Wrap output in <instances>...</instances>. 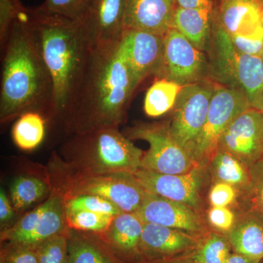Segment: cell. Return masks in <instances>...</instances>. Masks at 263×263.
<instances>
[{
    "mask_svg": "<svg viewBox=\"0 0 263 263\" xmlns=\"http://www.w3.org/2000/svg\"><path fill=\"white\" fill-rule=\"evenodd\" d=\"M138 86L119 41L93 46L62 121L66 133L119 127L125 122L128 104Z\"/></svg>",
    "mask_w": 263,
    "mask_h": 263,
    "instance_id": "6da1fadb",
    "label": "cell"
},
{
    "mask_svg": "<svg viewBox=\"0 0 263 263\" xmlns=\"http://www.w3.org/2000/svg\"><path fill=\"white\" fill-rule=\"evenodd\" d=\"M10 27L3 46L0 88V122L15 121L31 110L46 112L53 121V82L35 43L24 12Z\"/></svg>",
    "mask_w": 263,
    "mask_h": 263,
    "instance_id": "7a4b0ae2",
    "label": "cell"
},
{
    "mask_svg": "<svg viewBox=\"0 0 263 263\" xmlns=\"http://www.w3.org/2000/svg\"><path fill=\"white\" fill-rule=\"evenodd\" d=\"M24 16L53 82V121L62 122L91 46L79 21L45 13L37 8L25 9Z\"/></svg>",
    "mask_w": 263,
    "mask_h": 263,
    "instance_id": "3957f363",
    "label": "cell"
},
{
    "mask_svg": "<svg viewBox=\"0 0 263 263\" xmlns=\"http://www.w3.org/2000/svg\"><path fill=\"white\" fill-rule=\"evenodd\" d=\"M119 128L70 135L57 153L66 166L81 174H133L141 167L144 152Z\"/></svg>",
    "mask_w": 263,
    "mask_h": 263,
    "instance_id": "277c9868",
    "label": "cell"
},
{
    "mask_svg": "<svg viewBox=\"0 0 263 263\" xmlns=\"http://www.w3.org/2000/svg\"><path fill=\"white\" fill-rule=\"evenodd\" d=\"M51 192L64 200L81 195H97L113 202L122 212H138L148 193L132 173L84 174L70 169L56 152H52L46 170Z\"/></svg>",
    "mask_w": 263,
    "mask_h": 263,
    "instance_id": "5b68a950",
    "label": "cell"
},
{
    "mask_svg": "<svg viewBox=\"0 0 263 263\" xmlns=\"http://www.w3.org/2000/svg\"><path fill=\"white\" fill-rule=\"evenodd\" d=\"M214 26L209 62V79L216 84L241 91L252 108L263 105V63L260 56L238 51L216 22Z\"/></svg>",
    "mask_w": 263,
    "mask_h": 263,
    "instance_id": "8992f818",
    "label": "cell"
},
{
    "mask_svg": "<svg viewBox=\"0 0 263 263\" xmlns=\"http://www.w3.org/2000/svg\"><path fill=\"white\" fill-rule=\"evenodd\" d=\"M249 108L250 104L243 92L216 84L205 124L189 154L195 164L208 166L230 124Z\"/></svg>",
    "mask_w": 263,
    "mask_h": 263,
    "instance_id": "52a82bcc",
    "label": "cell"
},
{
    "mask_svg": "<svg viewBox=\"0 0 263 263\" xmlns=\"http://www.w3.org/2000/svg\"><path fill=\"white\" fill-rule=\"evenodd\" d=\"M123 133L131 141L141 140L149 146L140 168L160 174H181L197 165L171 136L168 122L142 123L127 128Z\"/></svg>",
    "mask_w": 263,
    "mask_h": 263,
    "instance_id": "ba28073f",
    "label": "cell"
},
{
    "mask_svg": "<svg viewBox=\"0 0 263 263\" xmlns=\"http://www.w3.org/2000/svg\"><path fill=\"white\" fill-rule=\"evenodd\" d=\"M65 200L52 193L43 203L21 216L8 229L2 230L1 243H19L36 247L67 230Z\"/></svg>",
    "mask_w": 263,
    "mask_h": 263,
    "instance_id": "9c48e42d",
    "label": "cell"
},
{
    "mask_svg": "<svg viewBox=\"0 0 263 263\" xmlns=\"http://www.w3.org/2000/svg\"><path fill=\"white\" fill-rule=\"evenodd\" d=\"M215 89L216 83L208 78L183 86L178 96L168 122L169 131L188 155L205 124Z\"/></svg>",
    "mask_w": 263,
    "mask_h": 263,
    "instance_id": "30bf717a",
    "label": "cell"
},
{
    "mask_svg": "<svg viewBox=\"0 0 263 263\" xmlns=\"http://www.w3.org/2000/svg\"><path fill=\"white\" fill-rule=\"evenodd\" d=\"M133 174L148 193L201 212L205 207V193L212 185L208 166L200 164L181 174H160L142 168Z\"/></svg>",
    "mask_w": 263,
    "mask_h": 263,
    "instance_id": "8fae6325",
    "label": "cell"
},
{
    "mask_svg": "<svg viewBox=\"0 0 263 263\" xmlns=\"http://www.w3.org/2000/svg\"><path fill=\"white\" fill-rule=\"evenodd\" d=\"M163 39V58L157 79H167L183 86L209 78L205 52L197 49L174 28L166 33Z\"/></svg>",
    "mask_w": 263,
    "mask_h": 263,
    "instance_id": "7c38bea8",
    "label": "cell"
},
{
    "mask_svg": "<svg viewBox=\"0 0 263 263\" xmlns=\"http://www.w3.org/2000/svg\"><path fill=\"white\" fill-rule=\"evenodd\" d=\"M136 213L144 222L181 230L199 238L210 232L201 211L149 193Z\"/></svg>",
    "mask_w": 263,
    "mask_h": 263,
    "instance_id": "4fadbf2b",
    "label": "cell"
},
{
    "mask_svg": "<svg viewBox=\"0 0 263 263\" xmlns=\"http://www.w3.org/2000/svg\"><path fill=\"white\" fill-rule=\"evenodd\" d=\"M229 152L249 167L263 158V116L249 108L230 124L219 141V148Z\"/></svg>",
    "mask_w": 263,
    "mask_h": 263,
    "instance_id": "5bb4252c",
    "label": "cell"
},
{
    "mask_svg": "<svg viewBox=\"0 0 263 263\" xmlns=\"http://www.w3.org/2000/svg\"><path fill=\"white\" fill-rule=\"evenodd\" d=\"M119 46L139 85L151 76L157 77L163 58V37L145 31L124 28Z\"/></svg>",
    "mask_w": 263,
    "mask_h": 263,
    "instance_id": "9a60e30c",
    "label": "cell"
},
{
    "mask_svg": "<svg viewBox=\"0 0 263 263\" xmlns=\"http://www.w3.org/2000/svg\"><path fill=\"white\" fill-rule=\"evenodd\" d=\"M126 0H91L79 20L91 47L120 41L124 30Z\"/></svg>",
    "mask_w": 263,
    "mask_h": 263,
    "instance_id": "2e32d148",
    "label": "cell"
},
{
    "mask_svg": "<svg viewBox=\"0 0 263 263\" xmlns=\"http://www.w3.org/2000/svg\"><path fill=\"white\" fill-rule=\"evenodd\" d=\"M262 8L256 0H221L217 22L230 37L263 39Z\"/></svg>",
    "mask_w": 263,
    "mask_h": 263,
    "instance_id": "e0dca14e",
    "label": "cell"
},
{
    "mask_svg": "<svg viewBox=\"0 0 263 263\" xmlns=\"http://www.w3.org/2000/svg\"><path fill=\"white\" fill-rule=\"evenodd\" d=\"M176 0H126L124 29L164 37L172 28Z\"/></svg>",
    "mask_w": 263,
    "mask_h": 263,
    "instance_id": "ac0fdd59",
    "label": "cell"
},
{
    "mask_svg": "<svg viewBox=\"0 0 263 263\" xmlns=\"http://www.w3.org/2000/svg\"><path fill=\"white\" fill-rule=\"evenodd\" d=\"M202 238L181 230L145 222L142 233V259L157 260L196 249Z\"/></svg>",
    "mask_w": 263,
    "mask_h": 263,
    "instance_id": "d6986e66",
    "label": "cell"
},
{
    "mask_svg": "<svg viewBox=\"0 0 263 263\" xmlns=\"http://www.w3.org/2000/svg\"><path fill=\"white\" fill-rule=\"evenodd\" d=\"M144 221L136 212H122L114 218L105 231L97 233L124 262L140 260Z\"/></svg>",
    "mask_w": 263,
    "mask_h": 263,
    "instance_id": "ffe728a7",
    "label": "cell"
},
{
    "mask_svg": "<svg viewBox=\"0 0 263 263\" xmlns=\"http://www.w3.org/2000/svg\"><path fill=\"white\" fill-rule=\"evenodd\" d=\"M232 250L255 263L263 259V214L252 207L239 206L234 226L226 233Z\"/></svg>",
    "mask_w": 263,
    "mask_h": 263,
    "instance_id": "44dd1931",
    "label": "cell"
},
{
    "mask_svg": "<svg viewBox=\"0 0 263 263\" xmlns=\"http://www.w3.org/2000/svg\"><path fill=\"white\" fill-rule=\"evenodd\" d=\"M214 10L187 9L176 6L172 28L176 29L197 49L209 52L212 45Z\"/></svg>",
    "mask_w": 263,
    "mask_h": 263,
    "instance_id": "7402d4cb",
    "label": "cell"
},
{
    "mask_svg": "<svg viewBox=\"0 0 263 263\" xmlns=\"http://www.w3.org/2000/svg\"><path fill=\"white\" fill-rule=\"evenodd\" d=\"M68 263H126L97 233L67 230Z\"/></svg>",
    "mask_w": 263,
    "mask_h": 263,
    "instance_id": "603a6c76",
    "label": "cell"
},
{
    "mask_svg": "<svg viewBox=\"0 0 263 263\" xmlns=\"http://www.w3.org/2000/svg\"><path fill=\"white\" fill-rule=\"evenodd\" d=\"M212 183L222 182L234 186L238 200L246 196L251 184L250 167L226 151L218 149L208 164Z\"/></svg>",
    "mask_w": 263,
    "mask_h": 263,
    "instance_id": "cb8c5ba5",
    "label": "cell"
},
{
    "mask_svg": "<svg viewBox=\"0 0 263 263\" xmlns=\"http://www.w3.org/2000/svg\"><path fill=\"white\" fill-rule=\"evenodd\" d=\"M51 117L42 110L24 112L14 121L11 136L15 146L24 152H32L42 144Z\"/></svg>",
    "mask_w": 263,
    "mask_h": 263,
    "instance_id": "d4e9b609",
    "label": "cell"
},
{
    "mask_svg": "<svg viewBox=\"0 0 263 263\" xmlns=\"http://www.w3.org/2000/svg\"><path fill=\"white\" fill-rule=\"evenodd\" d=\"M50 194L51 187L47 177L42 179L27 175L18 176L10 189V199L16 213L23 212Z\"/></svg>",
    "mask_w": 263,
    "mask_h": 263,
    "instance_id": "484cf974",
    "label": "cell"
},
{
    "mask_svg": "<svg viewBox=\"0 0 263 263\" xmlns=\"http://www.w3.org/2000/svg\"><path fill=\"white\" fill-rule=\"evenodd\" d=\"M183 86L165 79H157L148 88L143 110L148 117L158 118L173 110Z\"/></svg>",
    "mask_w": 263,
    "mask_h": 263,
    "instance_id": "4316f807",
    "label": "cell"
},
{
    "mask_svg": "<svg viewBox=\"0 0 263 263\" xmlns=\"http://www.w3.org/2000/svg\"><path fill=\"white\" fill-rule=\"evenodd\" d=\"M232 247L226 235L219 232H209L195 249L194 263H224L231 254Z\"/></svg>",
    "mask_w": 263,
    "mask_h": 263,
    "instance_id": "83f0119b",
    "label": "cell"
},
{
    "mask_svg": "<svg viewBox=\"0 0 263 263\" xmlns=\"http://www.w3.org/2000/svg\"><path fill=\"white\" fill-rule=\"evenodd\" d=\"M65 214L66 224L69 229L93 233L105 231L115 217L89 211H75Z\"/></svg>",
    "mask_w": 263,
    "mask_h": 263,
    "instance_id": "f1b7e54d",
    "label": "cell"
},
{
    "mask_svg": "<svg viewBox=\"0 0 263 263\" xmlns=\"http://www.w3.org/2000/svg\"><path fill=\"white\" fill-rule=\"evenodd\" d=\"M65 212L89 211L116 216L122 213L110 200L97 195H81L72 197L65 202Z\"/></svg>",
    "mask_w": 263,
    "mask_h": 263,
    "instance_id": "f546056e",
    "label": "cell"
},
{
    "mask_svg": "<svg viewBox=\"0 0 263 263\" xmlns=\"http://www.w3.org/2000/svg\"><path fill=\"white\" fill-rule=\"evenodd\" d=\"M67 230L36 247L39 263H68Z\"/></svg>",
    "mask_w": 263,
    "mask_h": 263,
    "instance_id": "4dcf8cb0",
    "label": "cell"
},
{
    "mask_svg": "<svg viewBox=\"0 0 263 263\" xmlns=\"http://www.w3.org/2000/svg\"><path fill=\"white\" fill-rule=\"evenodd\" d=\"M91 0H46L38 9L45 13L79 21L89 8Z\"/></svg>",
    "mask_w": 263,
    "mask_h": 263,
    "instance_id": "1f68e13d",
    "label": "cell"
},
{
    "mask_svg": "<svg viewBox=\"0 0 263 263\" xmlns=\"http://www.w3.org/2000/svg\"><path fill=\"white\" fill-rule=\"evenodd\" d=\"M251 184L239 205L255 209L263 214V158L250 167Z\"/></svg>",
    "mask_w": 263,
    "mask_h": 263,
    "instance_id": "d6a6232c",
    "label": "cell"
},
{
    "mask_svg": "<svg viewBox=\"0 0 263 263\" xmlns=\"http://www.w3.org/2000/svg\"><path fill=\"white\" fill-rule=\"evenodd\" d=\"M3 263H39L37 251L34 247L19 243L4 242L1 247Z\"/></svg>",
    "mask_w": 263,
    "mask_h": 263,
    "instance_id": "836d02e7",
    "label": "cell"
},
{
    "mask_svg": "<svg viewBox=\"0 0 263 263\" xmlns=\"http://www.w3.org/2000/svg\"><path fill=\"white\" fill-rule=\"evenodd\" d=\"M208 202L210 206L231 207L238 202V190L228 183H212L208 193Z\"/></svg>",
    "mask_w": 263,
    "mask_h": 263,
    "instance_id": "e575fe53",
    "label": "cell"
},
{
    "mask_svg": "<svg viewBox=\"0 0 263 263\" xmlns=\"http://www.w3.org/2000/svg\"><path fill=\"white\" fill-rule=\"evenodd\" d=\"M205 217L209 226L223 234L233 228L236 220V214L230 207L210 206Z\"/></svg>",
    "mask_w": 263,
    "mask_h": 263,
    "instance_id": "d590c367",
    "label": "cell"
},
{
    "mask_svg": "<svg viewBox=\"0 0 263 263\" xmlns=\"http://www.w3.org/2000/svg\"><path fill=\"white\" fill-rule=\"evenodd\" d=\"M23 6H19L11 0H0V42L3 47L6 43L12 24L23 10Z\"/></svg>",
    "mask_w": 263,
    "mask_h": 263,
    "instance_id": "8d00e7d4",
    "label": "cell"
},
{
    "mask_svg": "<svg viewBox=\"0 0 263 263\" xmlns=\"http://www.w3.org/2000/svg\"><path fill=\"white\" fill-rule=\"evenodd\" d=\"M230 39L235 47L242 53L252 56H260L262 53L263 39H249L240 37H230Z\"/></svg>",
    "mask_w": 263,
    "mask_h": 263,
    "instance_id": "74e56055",
    "label": "cell"
},
{
    "mask_svg": "<svg viewBox=\"0 0 263 263\" xmlns=\"http://www.w3.org/2000/svg\"><path fill=\"white\" fill-rule=\"evenodd\" d=\"M15 211L10 197L3 188L0 190V224L1 231L10 228L9 223L14 218Z\"/></svg>",
    "mask_w": 263,
    "mask_h": 263,
    "instance_id": "f35d334b",
    "label": "cell"
},
{
    "mask_svg": "<svg viewBox=\"0 0 263 263\" xmlns=\"http://www.w3.org/2000/svg\"><path fill=\"white\" fill-rule=\"evenodd\" d=\"M176 6L187 9L214 10V0H176Z\"/></svg>",
    "mask_w": 263,
    "mask_h": 263,
    "instance_id": "ab89813d",
    "label": "cell"
},
{
    "mask_svg": "<svg viewBox=\"0 0 263 263\" xmlns=\"http://www.w3.org/2000/svg\"><path fill=\"white\" fill-rule=\"evenodd\" d=\"M224 263H255L250 259L247 258L245 256L241 254L235 253L230 254L228 258L226 259Z\"/></svg>",
    "mask_w": 263,
    "mask_h": 263,
    "instance_id": "60d3db41",
    "label": "cell"
},
{
    "mask_svg": "<svg viewBox=\"0 0 263 263\" xmlns=\"http://www.w3.org/2000/svg\"><path fill=\"white\" fill-rule=\"evenodd\" d=\"M156 262L154 263H194L193 261L192 260H174V261H165V262H163V261H160V262H157V260H155Z\"/></svg>",
    "mask_w": 263,
    "mask_h": 263,
    "instance_id": "b9f144b4",
    "label": "cell"
},
{
    "mask_svg": "<svg viewBox=\"0 0 263 263\" xmlns=\"http://www.w3.org/2000/svg\"><path fill=\"white\" fill-rule=\"evenodd\" d=\"M11 1H13V3H15V4L19 5V6H22V3H21V2L19 1V0H11Z\"/></svg>",
    "mask_w": 263,
    "mask_h": 263,
    "instance_id": "7bdbcfd3",
    "label": "cell"
},
{
    "mask_svg": "<svg viewBox=\"0 0 263 263\" xmlns=\"http://www.w3.org/2000/svg\"><path fill=\"white\" fill-rule=\"evenodd\" d=\"M256 1L258 2L259 3L263 5V0H256Z\"/></svg>",
    "mask_w": 263,
    "mask_h": 263,
    "instance_id": "ee69618b",
    "label": "cell"
},
{
    "mask_svg": "<svg viewBox=\"0 0 263 263\" xmlns=\"http://www.w3.org/2000/svg\"><path fill=\"white\" fill-rule=\"evenodd\" d=\"M260 57H261V59H262V63H263V48H262V53H261Z\"/></svg>",
    "mask_w": 263,
    "mask_h": 263,
    "instance_id": "f6af8a7d",
    "label": "cell"
},
{
    "mask_svg": "<svg viewBox=\"0 0 263 263\" xmlns=\"http://www.w3.org/2000/svg\"><path fill=\"white\" fill-rule=\"evenodd\" d=\"M261 112H262V116H263V105H262V109H261Z\"/></svg>",
    "mask_w": 263,
    "mask_h": 263,
    "instance_id": "bcb514c9",
    "label": "cell"
},
{
    "mask_svg": "<svg viewBox=\"0 0 263 263\" xmlns=\"http://www.w3.org/2000/svg\"><path fill=\"white\" fill-rule=\"evenodd\" d=\"M262 22H263V8H262Z\"/></svg>",
    "mask_w": 263,
    "mask_h": 263,
    "instance_id": "7dc6e473",
    "label": "cell"
},
{
    "mask_svg": "<svg viewBox=\"0 0 263 263\" xmlns=\"http://www.w3.org/2000/svg\"><path fill=\"white\" fill-rule=\"evenodd\" d=\"M260 263H263V259L262 261H261V262Z\"/></svg>",
    "mask_w": 263,
    "mask_h": 263,
    "instance_id": "c3c4849f",
    "label": "cell"
},
{
    "mask_svg": "<svg viewBox=\"0 0 263 263\" xmlns=\"http://www.w3.org/2000/svg\"><path fill=\"white\" fill-rule=\"evenodd\" d=\"M0 263H3V262H0Z\"/></svg>",
    "mask_w": 263,
    "mask_h": 263,
    "instance_id": "681fc988",
    "label": "cell"
}]
</instances>
